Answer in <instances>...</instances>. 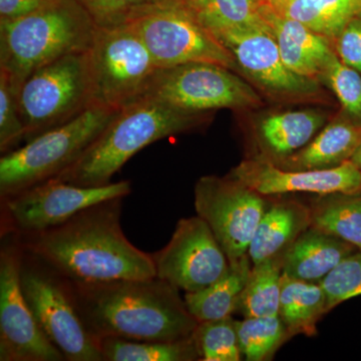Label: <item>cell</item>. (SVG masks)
Masks as SVG:
<instances>
[{"instance_id":"cell-1","label":"cell","mask_w":361,"mask_h":361,"mask_svg":"<svg viewBox=\"0 0 361 361\" xmlns=\"http://www.w3.org/2000/svg\"><path fill=\"white\" fill-rule=\"evenodd\" d=\"M123 199L102 202L44 231L18 235L20 246L68 281L97 283L156 277L152 254L137 249L123 234Z\"/></svg>"},{"instance_id":"cell-2","label":"cell","mask_w":361,"mask_h":361,"mask_svg":"<svg viewBox=\"0 0 361 361\" xmlns=\"http://www.w3.org/2000/svg\"><path fill=\"white\" fill-rule=\"evenodd\" d=\"M63 280L82 322L97 341H183L193 336L199 323L179 289L158 277L97 283Z\"/></svg>"},{"instance_id":"cell-3","label":"cell","mask_w":361,"mask_h":361,"mask_svg":"<svg viewBox=\"0 0 361 361\" xmlns=\"http://www.w3.org/2000/svg\"><path fill=\"white\" fill-rule=\"evenodd\" d=\"M207 114L188 113L141 97L118 111L84 154L54 178L84 187L110 184L137 152L165 137L197 129L206 123Z\"/></svg>"},{"instance_id":"cell-4","label":"cell","mask_w":361,"mask_h":361,"mask_svg":"<svg viewBox=\"0 0 361 361\" xmlns=\"http://www.w3.org/2000/svg\"><path fill=\"white\" fill-rule=\"evenodd\" d=\"M97 26L77 0H52L39 11L0 21V71L18 89L33 71L89 51Z\"/></svg>"},{"instance_id":"cell-5","label":"cell","mask_w":361,"mask_h":361,"mask_svg":"<svg viewBox=\"0 0 361 361\" xmlns=\"http://www.w3.org/2000/svg\"><path fill=\"white\" fill-rule=\"evenodd\" d=\"M118 113L92 106L0 159V195L13 196L61 174L84 154Z\"/></svg>"},{"instance_id":"cell-6","label":"cell","mask_w":361,"mask_h":361,"mask_svg":"<svg viewBox=\"0 0 361 361\" xmlns=\"http://www.w3.org/2000/svg\"><path fill=\"white\" fill-rule=\"evenodd\" d=\"M25 142L70 122L92 106L87 51L68 54L33 71L18 90Z\"/></svg>"},{"instance_id":"cell-7","label":"cell","mask_w":361,"mask_h":361,"mask_svg":"<svg viewBox=\"0 0 361 361\" xmlns=\"http://www.w3.org/2000/svg\"><path fill=\"white\" fill-rule=\"evenodd\" d=\"M87 59L92 106L116 111L144 97L158 70L130 25L97 28Z\"/></svg>"},{"instance_id":"cell-8","label":"cell","mask_w":361,"mask_h":361,"mask_svg":"<svg viewBox=\"0 0 361 361\" xmlns=\"http://www.w3.org/2000/svg\"><path fill=\"white\" fill-rule=\"evenodd\" d=\"M142 97L196 114L220 109L247 110L262 104L258 92L234 71L210 63L158 68Z\"/></svg>"},{"instance_id":"cell-9","label":"cell","mask_w":361,"mask_h":361,"mask_svg":"<svg viewBox=\"0 0 361 361\" xmlns=\"http://www.w3.org/2000/svg\"><path fill=\"white\" fill-rule=\"evenodd\" d=\"M158 68L210 63L238 71L231 54L187 6L153 4L130 23Z\"/></svg>"},{"instance_id":"cell-10","label":"cell","mask_w":361,"mask_h":361,"mask_svg":"<svg viewBox=\"0 0 361 361\" xmlns=\"http://www.w3.org/2000/svg\"><path fill=\"white\" fill-rule=\"evenodd\" d=\"M20 279L40 329L66 360L103 361L99 341L85 327L63 278L23 260Z\"/></svg>"},{"instance_id":"cell-11","label":"cell","mask_w":361,"mask_h":361,"mask_svg":"<svg viewBox=\"0 0 361 361\" xmlns=\"http://www.w3.org/2000/svg\"><path fill=\"white\" fill-rule=\"evenodd\" d=\"M264 197L230 175L206 176L197 180L195 209L212 230L229 263L248 254L268 208Z\"/></svg>"},{"instance_id":"cell-12","label":"cell","mask_w":361,"mask_h":361,"mask_svg":"<svg viewBox=\"0 0 361 361\" xmlns=\"http://www.w3.org/2000/svg\"><path fill=\"white\" fill-rule=\"evenodd\" d=\"M130 192L129 180L84 187L52 178L2 200L9 229L23 235L63 224L85 209Z\"/></svg>"},{"instance_id":"cell-13","label":"cell","mask_w":361,"mask_h":361,"mask_svg":"<svg viewBox=\"0 0 361 361\" xmlns=\"http://www.w3.org/2000/svg\"><path fill=\"white\" fill-rule=\"evenodd\" d=\"M231 54L238 70L278 101H318L317 80L297 75L281 58L274 37L265 28L244 27L212 32Z\"/></svg>"},{"instance_id":"cell-14","label":"cell","mask_w":361,"mask_h":361,"mask_svg":"<svg viewBox=\"0 0 361 361\" xmlns=\"http://www.w3.org/2000/svg\"><path fill=\"white\" fill-rule=\"evenodd\" d=\"M23 247L6 244L0 253V360H66L35 319L21 286Z\"/></svg>"},{"instance_id":"cell-15","label":"cell","mask_w":361,"mask_h":361,"mask_svg":"<svg viewBox=\"0 0 361 361\" xmlns=\"http://www.w3.org/2000/svg\"><path fill=\"white\" fill-rule=\"evenodd\" d=\"M152 257L156 277L185 292L206 288L229 267L212 230L198 215L180 219L167 245Z\"/></svg>"},{"instance_id":"cell-16","label":"cell","mask_w":361,"mask_h":361,"mask_svg":"<svg viewBox=\"0 0 361 361\" xmlns=\"http://www.w3.org/2000/svg\"><path fill=\"white\" fill-rule=\"evenodd\" d=\"M262 196L290 193H361V168L348 161L324 170H284L272 161L251 158L229 174Z\"/></svg>"},{"instance_id":"cell-17","label":"cell","mask_w":361,"mask_h":361,"mask_svg":"<svg viewBox=\"0 0 361 361\" xmlns=\"http://www.w3.org/2000/svg\"><path fill=\"white\" fill-rule=\"evenodd\" d=\"M356 250L358 249L353 244L310 226L285 252L282 274L320 283L343 259Z\"/></svg>"},{"instance_id":"cell-18","label":"cell","mask_w":361,"mask_h":361,"mask_svg":"<svg viewBox=\"0 0 361 361\" xmlns=\"http://www.w3.org/2000/svg\"><path fill=\"white\" fill-rule=\"evenodd\" d=\"M311 226L310 206L283 200L268 207L249 246L252 264L284 256L285 252Z\"/></svg>"},{"instance_id":"cell-19","label":"cell","mask_w":361,"mask_h":361,"mask_svg":"<svg viewBox=\"0 0 361 361\" xmlns=\"http://www.w3.org/2000/svg\"><path fill=\"white\" fill-rule=\"evenodd\" d=\"M325 116L314 110L273 114L260 121L256 130L262 154L253 158L276 163L305 147L324 126Z\"/></svg>"},{"instance_id":"cell-20","label":"cell","mask_w":361,"mask_h":361,"mask_svg":"<svg viewBox=\"0 0 361 361\" xmlns=\"http://www.w3.org/2000/svg\"><path fill=\"white\" fill-rule=\"evenodd\" d=\"M361 142V123L338 118L302 149L274 163L284 170H324L350 161Z\"/></svg>"},{"instance_id":"cell-21","label":"cell","mask_w":361,"mask_h":361,"mask_svg":"<svg viewBox=\"0 0 361 361\" xmlns=\"http://www.w3.org/2000/svg\"><path fill=\"white\" fill-rule=\"evenodd\" d=\"M248 254L236 262L229 263L225 274L206 288L186 292L185 303L198 322L230 317L236 312L240 297L252 270Z\"/></svg>"},{"instance_id":"cell-22","label":"cell","mask_w":361,"mask_h":361,"mask_svg":"<svg viewBox=\"0 0 361 361\" xmlns=\"http://www.w3.org/2000/svg\"><path fill=\"white\" fill-rule=\"evenodd\" d=\"M275 11L331 42L361 16V0H270Z\"/></svg>"},{"instance_id":"cell-23","label":"cell","mask_w":361,"mask_h":361,"mask_svg":"<svg viewBox=\"0 0 361 361\" xmlns=\"http://www.w3.org/2000/svg\"><path fill=\"white\" fill-rule=\"evenodd\" d=\"M326 312L327 299L322 285L282 274L279 316L291 337L315 336L316 324Z\"/></svg>"},{"instance_id":"cell-24","label":"cell","mask_w":361,"mask_h":361,"mask_svg":"<svg viewBox=\"0 0 361 361\" xmlns=\"http://www.w3.org/2000/svg\"><path fill=\"white\" fill-rule=\"evenodd\" d=\"M310 209L311 227L361 250V193L319 195Z\"/></svg>"},{"instance_id":"cell-25","label":"cell","mask_w":361,"mask_h":361,"mask_svg":"<svg viewBox=\"0 0 361 361\" xmlns=\"http://www.w3.org/2000/svg\"><path fill=\"white\" fill-rule=\"evenodd\" d=\"M211 32L232 28L267 30L270 0H193L187 6Z\"/></svg>"},{"instance_id":"cell-26","label":"cell","mask_w":361,"mask_h":361,"mask_svg":"<svg viewBox=\"0 0 361 361\" xmlns=\"http://www.w3.org/2000/svg\"><path fill=\"white\" fill-rule=\"evenodd\" d=\"M283 257L280 256L252 266L236 310L244 317L279 315Z\"/></svg>"},{"instance_id":"cell-27","label":"cell","mask_w":361,"mask_h":361,"mask_svg":"<svg viewBox=\"0 0 361 361\" xmlns=\"http://www.w3.org/2000/svg\"><path fill=\"white\" fill-rule=\"evenodd\" d=\"M99 350L106 361L199 360L193 337L178 341H142L129 339H99Z\"/></svg>"},{"instance_id":"cell-28","label":"cell","mask_w":361,"mask_h":361,"mask_svg":"<svg viewBox=\"0 0 361 361\" xmlns=\"http://www.w3.org/2000/svg\"><path fill=\"white\" fill-rule=\"evenodd\" d=\"M240 349L248 361L270 360L291 336L279 315L235 320Z\"/></svg>"},{"instance_id":"cell-29","label":"cell","mask_w":361,"mask_h":361,"mask_svg":"<svg viewBox=\"0 0 361 361\" xmlns=\"http://www.w3.org/2000/svg\"><path fill=\"white\" fill-rule=\"evenodd\" d=\"M192 337L198 351L199 360L239 361L243 356L232 316L199 322Z\"/></svg>"},{"instance_id":"cell-30","label":"cell","mask_w":361,"mask_h":361,"mask_svg":"<svg viewBox=\"0 0 361 361\" xmlns=\"http://www.w3.org/2000/svg\"><path fill=\"white\" fill-rule=\"evenodd\" d=\"M322 78L334 90L344 111L361 123L360 73L342 63L334 51L324 66Z\"/></svg>"},{"instance_id":"cell-31","label":"cell","mask_w":361,"mask_h":361,"mask_svg":"<svg viewBox=\"0 0 361 361\" xmlns=\"http://www.w3.org/2000/svg\"><path fill=\"white\" fill-rule=\"evenodd\" d=\"M329 311L348 299L361 296V250L343 259L319 283Z\"/></svg>"},{"instance_id":"cell-32","label":"cell","mask_w":361,"mask_h":361,"mask_svg":"<svg viewBox=\"0 0 361 361\" xmlns=\"http://www.w3.org/2000/svg\"><path fill=\"white\" fill-rule=\"evenodd\" d=\"M97 28H116L130 25L140 14L155 4L154 0H77Z\"/></svg>"},{"instance_id":"cell-33","label":"cell","mask_w":361,"mask_h":361,"mask_svg":"<svg viewBox=\"0 0 361 361\" xmlns=\"http://www.w3.org/2000/svg\"><path fill=\"white\" fill-rule=\"evenodd\" d=\"M25 127L21 118L18 92L8 77L0 71V151L7 154L25 140Z\"/></svg>"},{"instance_id":"cell-34","label":"cell","mask_w":361,"mask_h":361,"mask_svg":"<svg viewBox=\"0 0 361 361\" xmlns=\"http://www.w3.org/2000/svg\"><path fill=\"white\" fill-rule=\"evenodd\" d=\"M336 54L342 63L361 75V16L344 27L336 39Z\"/></svg>"},{"instance_id":"cell-35","label":"cell","mask_w":361,"mask_h":361,"mask_svg":"<svg viewBox=\"0 0 361 361\" xmlns=\"http://www.w3.org/2000/svg\"><path fill=\"white\" fill-rule=\"evenodd\" d=\"M52 0H0V21L18 20L39 11Z\"/></svg>"},{"instance_id":"cell-36","label":"cell","mask_w":361,"mask_h":361,"mask_svg":"<svg viewBox=\"0 0 361 361\" xmlns=\"http://www.w3.org/2000/svg\"><path fill=\"white\" fill-rule=\"evenodd\" d=\"M159 6H188L193 0H154Z\"/></svg>"},{"instance_id":"cell-37","label":"cell","mask_w":361,"mask_h":361,"mask_svg":"<svg viewBox=\"0 0 361 361\" xmlns=\"http://www.w3.org/2000/svg\"><path fill=\"white\" fill-rule=\"evenodd\" d=\"M350 161H353L357 167L361 168V142L360 147L356 149L355 155L350 159Z\"/></svg>"}]
</instances>
